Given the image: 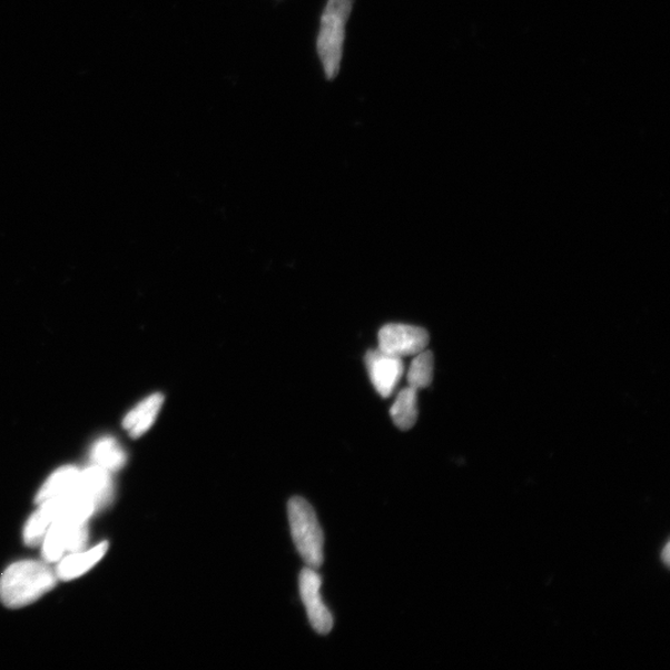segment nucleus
Listing matches in <instances>:
<instances>
[{"mask_svg": "<svg viewBox=\"0 0 670 670\" xmlns=\"http://www.w3.org/2000/svg\"><path fill=\"white\" fill-rule=\"evenodd\" d=\"M58 575L40 561H19L0 578V601L9 609H20L38 601L57 587Z\"/></svg>", "mask_w": 670, "mask_h": 670, "instance_id": "obj_1", "label": "nucleus"}, {"mask_svg": "<svg viewBox=\"0 0 670 670\" xmlns=\"http://www.w3.org/2000/svg\"><path fill=\"white\" fill-rule=\"evenodd\" d=\"M354 0H329L324 10L317 41L319 59L329 80L337 78L343 57L345 26Z\"/></svg>", "mask_w": 670, "mask_h": 670, "instance_id": "obj_2", "label": "nucleus"}, {"mask_svg": "<svg viewBox=\"0 0 670 670\" xmlns=\"http://www.w3.org/2000/svg\"><path fill=\"white\" fill-rule=\"evenodd\" d=\"M288 521L292 539L307 568L318 570L323 565L324 536L317 514L300 496L288 502Z\"/></svg>", "mask_w": 670, "mask_h": 670, "instance_id": "obj_3", "label": "nucleus"}, {"mask_svg": "<svg viewBox=\"0 0 670 670\" xmlns=\"http://www.w3.org/2000/svg\"><path fill=\"white\" fill-rule=\"evenodd\" d=\"M88 521H60L52 523L42 540V558L47 563H59L65 554L79 553L88 546Z\"/></svg>", "mask_w": 670, "mask_h": 670, "instance_id": "obj_4", "label": "nucleus"}, {"mask_svg": "<svg viewBox=\"0 0 670 670\" xmlns=\"http://www.w3.org/2000/svg\"><path fill=\"white\" fill-rule=\"evenodd\" d=\"M428 342L426 329L407 324H386L380 332V349L398 358L425 351Z\"/></svg>", "mask_w": 670, "mask_h": 670, "instance_id": "obj_5", "label": "nucleus"}, {"mask_svg": "<svg viewBox=\"0 0 670 670\" xmlns=\"http://www.w3.org/2000/svg\"><path fill=\"white\" fill-rule=\"evenodd\" d=\"M322 579L315 569L306 568L299 575V593L313 630L322 635L333 629V615L321 597Z\"/></svg>", "mask_w": 670, "mask_h": 670, "instance_id": "obj_6", "label": "nucleus"}, {"mask_svg": "<svg viewBox=\"0 0 670 670\" xmlns=\"http://www.w3.org/2000/svg\"><path fill=\"white\" fill-rule=\"evenodd\" d=\"M365 364L375 391L383 397H391L404 375L403 358L376 349L366 353Z\"/></svg>", "mask_w": 670, "mask_h": 670, "instance_id": "obj_7", "label": "nucleus"}, {"mask_svg": "<svg viewBox=\"0 0 670 670\" xmlns=\"http://www.w3.org/2000/svg\"><path fill=\"white\" fill-rule=\"evenodd\" d=\"M77 493L91 500L96 505V510L99 511L100 508L112 500L114 485L110 472L95 466V464L80 471Z\"/></svg>", "mask_w": 670, "mask_h": 670, "instance_id": "obj_8", "label": "nucleus"}, {"mask_svg": "<svg viewBox=\"0 0 670 670\" xmlns=\"http://www.w3.org/2000/svg\"><path fill=\"white\" fill-rule=\"evenodd\" d=\"M165 396L157 393L148 396L142 403H139L124 420V427L129 436L139 439L154 426L156 418L164 406Z\"/></svg>", "mask_w": 670, "mask_h": 670, "instance_id": "obj_9", "label": "nucleus"}, {"mask_svg": "<svg viewBox=\"0 0 670 670\" xmlns=\"http://www.w3.org/2000/svg\"><path fill=\"white\" fill-rule=\"evenodd\" d=\"M108 543L104 542L88 551H79L62 558L56 571L58 579L70 581L85 575L106 555Z\"/></svg>", "mask_w": 670, "mask_h": 670, "instance_id": "obj_10", "label": "nucleus"}, {"mask_svg": "<svg viewBox=\"0 0 670 670\" xmlns=\"http://www.w3.org/2000/svg\"><path fill=\"white\" fill-rule=\"evenodd\" d=\"M80 470L73 466L62 467L53 472L40 489L36 502L41 504L57 496L77 493Z\"/></svg>", "mask_w": 670, "mask_h": 670, "instance_id": "obj_11", "label": "nucleus"}, {"mask_svg": "<svg viewBox=\"0 0 670 670\" xmlns=\"http://www.w3.org/2000/svg\"><path fill=\"white\" fill-rule=\"evenodd\" d=\"M91 461L108 472H117L126 466L127 456L118 442L112 437L97 441L91 450Z\"/></svg>", "mask_w": 670, "mask_h": 670, "instance_id": "obj_12", "label": "nucleus"}, {"mask_svg": "<svg viewBox=\"0 0 670 670\" xmlns=\"http://www.w3.org/2000/svg\"><path fill=\"white\" fill-rule=\"evenodd\" d=\"M417 391L407 386L398 393L391 410V415L397 428L407 431L413 428L418 416Z\"/></svg>", "mask_w": 670, "mask_h": 670, "instance_id": "obj_13", "label": "nucleus"}, {"mask_svg": "<svg viewBox=\"0 0 670 670\" xmlns=\"http://www.w3.org/2000/svg\"><path fill=\"white\" fill-rule=\"evenodd\" d=\"M414 356L407 373V383L418 392L428 387L434 380V354L425 349Z\"/></svg>", "mask_w": 670, "mask_h": 670, "instance_id": "obj_14", "label": "nucleus"}, {"mask_svg": "<svg viewBox=\"0 0 670 670\" xmlns=\"http://www.w3.org/2000/svg\"><path fill=\"white\" fill-rule=\"evenodd\" d=\"M50 522L40 511L32 514L24 529V542L29 546H36L42 543L49 531Z\"/></svg>", "mask_w": 670, "mask_h": 670, "instance_id": "obj_15", "label": "nucleus"}, {"mask_svg": "<svg viewBox=\"0 0 670 670\" xmlns=\"http://www.w3.org/2000/svg\"><path fill=\"white\" fill-rule=\"evenodd\" d=\"M662 559H663V563L669 566V561H670V546L669 544L666 545L663 553H662Z\"/></svg>", "mask_w": 670, "mask_h": 670, "instance_id": "obj_16", "label": "nucleus"}]
</instances>
